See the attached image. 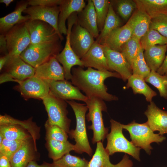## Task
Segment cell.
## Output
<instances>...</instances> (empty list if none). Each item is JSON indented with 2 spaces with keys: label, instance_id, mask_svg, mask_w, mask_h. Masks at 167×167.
I'll return each instance as SVG.
<instances>
[{
  "label": "cell",
  "instance_id": "cell-1",
  "mask_svg": "<svg viewBox=\"0 0 167 167\" xmlns=\"http://www.w3.org/2000/svg\"><path fill=\"white\" fill-rule=\"evenodd\" d=\"M72 84L85 93L88 97H97L106 101H117L118 98L108 93L105 80L109 77L122 79L115 72L105 71L88 67L86 70L79 66L72 69Z\"/></svg>",
  "mask_w": 167,
  "mask_h": 167
},
{
  "label": "cell",
  "instance_id": "cell-2",
  "mask_svg": "<svg viewBox=\"0 0 167 167\" xmlns=\"http://www.w3.org/2000/svg\"><path fill=\"white\" fill-rule=\"evenodd\" d=\"M66 101L71 107L76 118V128L75 130H70L68 134L71 139L75 140L76 153L85 152L91 156L92 150L88 140L85 122L86 113L88 108L85 104L78 103L73 100Z\"/></svg>",
  "mask_w": 167,
  "mask_h": 167
},
{
  "label": "cell",
  "instance_id": "cell-3",
  "mask_svg": "<svg viewBox=\"0 0 167 167\" xmlns=\"http://www.w3.org/2000/svg\"><path fill=\"white\" fill-rule=\"evenodd\" d=\"M111 131L106 138L107 144L105 149L110 155L117 152H122L131 156L135 159L140 161V148L135 146L129 141L122 133V124L114 120H110Z\"/></svg>",
  "mask_w": 167,
  "mask_h": 167
},
{
  "label": "cell",
  "instance_id": "cell-4",
  "mask_svg": "<svg viewBox=\"0 0 167 167\" xmlns=\"http://www.w3.org/2000/svg\"><path fill=\"white\" fill-rule=\"evenodd\" d=\"M85 103L88 109L86 116V119L88 121L92 122V125L88 127L93 131L92 143L94 144L101 141L103 142L109 131L105 127L102 113L107 112L106 105L103 100L95 97H88Z\"/></svg>",
  "mask_w": 167,
  "mask_h": 167
},
{
  "label": "cell",
  "instance_id": "cell-5",
  "mask_svg": "<svg viewBox=\"0 0 167 167\" xmlns=\"http://www.w3.org/2000/svg\"><path fill=\"white\" fill-rule=\"evenodd\" d=\"M61 41L30 44L20 55L27 63L36 68L56 56L62 49Z\"/></svg>",
  "mask_w": 167,
  "mask_h": 167
},
{
  "label": "cell",
  "instance_id": "cell-6",
  "mask_svg": "<svg viewBox=\"0 0 167 167\" xmlns=\"http://www.w3.org/2000/svg\"><path fill=\"white\" fill-rule=\"evenodd\" d=\"M122 127L129 133L133 143L135 146L144 149L149 155L152 149L151 146L152 143H159L166 139L163 135L155 134L147 122L139 123L133 121L127 125L122 124Z\"/></svg>",
  "mask_w": 167,
  "mask_h": 167
},
{
  "label": "cell",
  "instance_id": "cell-7",
  "mask_svg": "<svg viewBox=\"0 0 167 167\" xmlns=\"http://www.w3.org/2000/svg\"><path fill=\"white\" fill-rule=\"evenodd\" d=\"M42 100L48 115L47 122L51 125L59 126L68 134L71 121L67 117L66 101L50 93Z\"/></svg>",
  "mask_w": 167,
  "mask_h": 167
},
{
  "label": "cell",
  "instance_id": "cell-8",
  "mask_svg": "<svg viewBox=\"0 0 167 167\" xmlns=\"http://www.w3.org/2000/svg\"><path fill=\"white\" fill-rule=\"evenodd\" d=\"M5 34L10 57L19 56L31 44L26 22L15 26Z\"/></svg>",
  "mask_w": 167,
  "mask_h": 167
},
{
  "label": "cell",
  "instance_id": "cell-9",
  "mask_svg": "<svg viewBox=\"0 0 167 167\" xmlns=\"http://www.w3.org/2000/svg\"><path fill=\"white\" fill-rule=\"evenodd\" d=\"M75 23V21L72 19L68 20L67 33L64 47L55 57L62 65L65 71V78L66 80L71 79L72 78L71 70L73 66L77 65L82 67H84L82 62L73 51L70 43V33Z\"/></svg>",
  "mask_w": 167,
  "mask_h": 167
},
{
  "label": "cell",
  "instance_id": "cell-10",
  "mask_svg": "<svg viewBox=\"0 0 167 167\" xmlns=\"http://www.w3.org/2000/svg\"><path fill=\"white\" fill-rule=\"evenodd\" d=\"M18 88L25 100L30 98L42 100L49 93L48 80L35 75L20 82Z\"/></svg>",
  "mask_w": 167,
  "mask_h": 167
},
{
  "label": "cell",
  "instance_id": "cell-11",
  "mask_svg": "<svg viewBox=\"0 0 167 167\" xmlns=\"http://www.w3.org/2000/svg\"><path fill=\"white\" fill-rule=\"evenodd\" d=\"M26 24L30 35L31 44L35 45L60 40L54 28L46 22L40 20H29Z\"/></svg>",
  "mask_w": 167,
  "mask_h": 167
},
{
  "label": "cell",
  "instance_id": "cell-12",
  "mask_svg": "<svg viewBox=\"0 0 167 167\" xmlns=\"http://www.w3.org/2000/svg\"><path fill=\"white\" fill-rule=\"evenodd\" d=\"M60 12L59 6L52 7L38 6L28 7L23 13L30 16V20H40L50 24L54 28L62 41L64 38L60 33L58 26Z\"/></svg>",
  "mask_w": 167,
  "mask_h": 167
},
{
  "label": "cell",
  "instance_id": "cell-13",
  "mask_svg": "<svg viewBox=\"0 0 167 167\" xmlns=\"http://www.w3.org/2000/svg\"><path fill=\"white\" fill-rule=\"evenodd\" d=\"M95 41L93 37L77 21L74 24L70 35V42L73 51L81 59L88 51Z\"/></svg>",
  "mask_w": 167,
  "mask_h": 167
},
{
  "label": "cell",
  "instance_id": "cell-14",
  "mask_svg": "<svg viewBox=\"0 0 167 167\" xmlns=\"http://www.w3.org/2000/svg\"><path fill=\"white\" fill-rule=\"evenodd\" d=\"M49 93L58 98L65 100H77L85 102L88 97L82 94L80 90L67 80H48Z\"/></svg>",
  "mask_w": 167,
  "mask_h": 167
},
{
  "label": "cell",
  "instance_id": "cell-15",
  "mask_svg": "<svg viewBox=\"0 0 167 167\" xmlns=\"http://www.w3.org/2000/svg\"><path fill=\"white\" fill-rule=\"evenodd\" d=\"M103 46L109 71L119 74L123 81L127 80L132 75L130 64L121 53Z\"/></svg>",
  "mask_w": 167,
  "mask_h": 167
},
{
  "label": "cell",
  "instance_id": "cell-16",
  "mask_svg": "<svg viewBox=\"0 0 167 167\" xmlns=\"http://www.w3.org/2000/svg\"><path fill=\"white\" fill-rule=\"evenodd\" d=\"M4 67L5 72L18 84L35 74V68L25 62L20 56L10 57Z\"/></svg>",
  "mask_w": 167,
  "mask_h": 167
},
{
  "label": "cell",
  "instance_id": "cell-17",
  "mask_svg": "<svg viewBox=\"0 0 167 167\" xmlns=\"http://www.w3.org/2000/svg\"><path fill=\"white\" fill-rule=\"evenodd\" d=\"M39 155L32 137L25 140L13 155L10 161L11 167H26L32 161L38 160Z\"/></svg>",
  "mask_w": 167,
  "mask_h": 167
},
{
  "label": "cell",
  "instance_id": "cell-18",
  "mask_svg": "<svg viewBox=\"0 0 167 167\" xmlns=\"http://www.w3.org/2000/svg\"><path fill=\"white\" fill-rule=\"evenodd\" d=\"M80 59L84 66L93 67L100 71H109L103 46L96 41Z\"/></svg>",
  "mask_w": 167,
  "mask_h": 167
},
{
  "label": "cell",
  "instance_id": "cell-19",
  "mask_svg": "<svg viewBox=\"0 0 167 167\" xmlns=\"http://www.w3.org/2000/svg\"><path fill=\"white\" fill-rule=\"evenodd\" d=\"M132 36V28L127 22L124 25L113 30L100 44L120 52L122 46Z\"/></svg>",
  "mask_w": 167,
  "mask_h": 167
},
{
  "label": "cell",
  "instance_id": "cell-20",
  "mask_svg": "<svg viewBox=\"0 0 167 167\" xmlns=\"http://www.w3.org/2000/svg\"><path fill=\"white\" fill-rule=\"evenodd\" d=\"M95 152L89 162L88 167H132L133 163L126 154L122 160L116 164H112L109 160V155L104 148L102 143H96Z\"/></svg>",
  "mask_w": 167,
  "mask_h": 167
},
{
  "label": "cell",
  "instance_id": "cell-21",
  "mask_svg": "<svg viewBox=\"0 0 167 167\" xmlns=\"http://www.w3.org/2000/svg\"><path fill=\"white\" fill-rule=\"evenodd\" d=\"M144 114L148 118L147 122L153 132L158 131L161 135L167 133V111L161 109L152 101Z\"/></svg>",
  "mask_w": 167,
  "mask_h": 167
},
{
  "label": "cell",
  "instance_id": "cell-22",
  "mask_svg": "<svg viewBox=\"0 0 167 167\" xmlns=\"http://www.w3.org/2000/svg\"><path fill=\"white\" fill-rule=\"evenodd\" d=\"M35 76L43 79L58 81L65 79L63 67L53 57L35 68Z\"/></svg>",
  "mask_w": 167,
  "mask_h": 167
},
{
  "label": "cell",
  "instance_id": "cell-23",
  "mask_svg": "<svg viewBox=\"0 0 167 167\" xmlns=\"http://www.w3.org/2000/svg\"><path fill=\"white\" fill-rule=\"evenodd\" d=\"M86 5L84 0H62L59 6L60 12L58 20V28L61 35L67 34L66 19L73 13L81 11Z\"/></svg>",
  "mask_w": 167,
  "mask_h": 167
},
{
  "label": "cell",
  "instance_id": "cell-24",
  "mask_svg": "<svg viewBox=\"0 0 167 167\" xmlns=\"http://www.w3.org/2000/svg\"><path fill=\"white\" fill-rule=\"evenodd\" d=\"M28 5V1H21L17 4L13 12L0 18L1 34H5L15 26L26 22L30 19L29 15H22Z\"/></svg>",
  "mask_w": 167,
  "mask_h": 167
},
{
  "label": "cell",
  "instance_id": "cell-25",
  "mask_svg": "<svg viewBox=\"0 0 167 167\" xmlns=\"http://www.w3.org/2000/svg\"><path fill=\"white\" fill-rule=\"evenodd\" d=\"M77 22L82 27L87 30L94 38L99 36L96 12L92 0L88 3L83 9L77 13Z\"/></svg>",
  "mask_w": 167,
  "mask_h": 167
},
{
  "label": "cell",
  "instance_id": "cell-26",
  "mask_svg": "<svg viewBox=\"0 0 167 167\" xmlns=\"http://www.w3.org/2000/svg\"><path fill=\"white\" fill-rule=\"evenodd\" d=\"M151 19L143 9L137 6L136 11L127 22L132 28V36L140 40L149 29Z\"/></svg>",
  "mask_w": 167,
  "mask_h": 167
},
{
  "label": "cell",
  "instance_id": "cell-27",
  "mask_svg": "<svg viewBox=\"0 0 167 167\" xmlns=\"http://www.w3.org/2000/svg\"><path fill=\"white\" fill-rule=\"evenodd\" d=\"M144 50V58L148 66L151 71H157L165 58L167 45H156Z\"/></svg>",
  "mask_w": 167,
  "mask_h": 167
},
{
  "label": "cell",
  "instance_id": "cell-28",
  "mask_svg": "<svg viewBox=\"0 0 167 167\" xmlns=\"http://www.w3.org/2000/svg\"><path fill=\"white\" fill-rule=\"evenodd\" d=\"M45 139V146L48 152V156L53 161L60 159L71 151L77 152L75 145L68 140L63 142L51 139Z\"/></svg>",
  "mask_w": 167,
  "mask_h": 167
},
{
  "label": "cell",
  "instance_id": "cell-29",
  "mask_svg": "<svg viewBox=\"0 0 167 167\" xmlns=\"http://www.w3.org/2000/svg\"><path fill=\"white\" fill-rule=\"evenodd\" d=\"M127 80L126 88H131L135 94L143 95L147 101L151 102L152 98L156 96V93L147 84L142 77L132 74Z\"/></svg>",
  "mask_w": 167,
  "mask_h": 167
},
{
  "label": "cell",
  "instance_id": "cell-30",
  "mask_svg": "<svg viewBox=\"0 0 167 167\" xmlns=\"http://www.w3.org/2000/svg\"><path fill=\"white\" fill-rule=\"evenodd\" d=\"M5 124H18L27 130L31 135L36 145V140L40 137V127L32 121L30 118L26 120L21 121L5 114L0 115V125Z\"/></svg>",
  "mask_w": 167,
  "mask_h": 167
},
{
  "label": "cell",
  "instance_id": "cell-31",
  "mask_svg": "<svg viewBox=\"0 0 167 167\" xmlns=\"http://www.w3.org/2000/svg\"><path fill=\"white\" fill-rule=\"evenodd\" d=\"M0 133L4 139L10 140H25L32 137L27 130L18 124L1 125Z\"/></svg>",
  "mask_w": 167,
  "mask_h": 167
},
{
  "label": "cell",
  "instance_id": "cell-32",
  "mask_svg": "<svg viewBox=\"0 0 167 167\" xmlns=\"http://www.w3.org/2000/svg\"><path fill=\"white\" fill-rule=\"evenodd\" d=\"M137 6L143 9L151 18L167 14V0H136Z\"/></svg>",
  "mask_w": 167,
  "mask_h": 167
},
{
  "label": "cell",
  "instance_id": "cell-33",
  "mask_svg": "<svg viewBox=\"0 0 167 167\" xmlns=\"http://www.w3.org/2000/svg\"><path fill=\"white\" fill-rule=\"evenodd\" d=\"M121 23L120 19L114 10L112 4L110 3L103 29L96 41L100 44L113 30L120 27Z\"/></svg>",
  "mask_w": 167,
  "mask_h": 167
},
{
  "label": "cell",
  "instance_id": "cell-34",
  "mask_svg": "<svg viewBox=\"0 0 167 167\" xmlns=\"http://www.w3.org/2000/svg\"><path fill=\"white\" fill-rule=\"evenodd\" d=\"M140 42L141 47L145 50L150 47L156 45H167V38L157 31L149 29L141 38Z\"/></svg>",
  "mask_w": 167,
  "mask_h": 167
},
{
  "label": "cell",
  "instance_id": "cell-35",
  "mask_svg": "<svg viewBox=\"0 0 167 167\" xmlns=\"http://www.w3.org/2000/svg\"><path fill=\"white\" fill-rule=\"evenodd\" d=\"M144 80L158 90L161 96L167 99V75H161L156 71H151Z\"/></svg>",
  "mask_w": 167,
  "mask_h": 167
},
{
  "label": "cell",
  "instance_id": "cell-36",
  "mask_svg": "<svg viewBox=\"0 0 167 167\" xmlns=\"http://www.w3.org/2000/svg\"><path fill=\"white\" fill-rule=\"evenodd\" d=\"M89 162L84 158L68 153L60 159L53 161L52 167H88Z\"/></svg>",
  "mask_w": 167,
  "mask_h": 167
},
{
  "label": "cell",
  "instance_id": "cell-37",
  "mask_svg": "<svg viewBox=\"0 0 167 167\" xmlns=\"http://www.w3.org/2000/svg\"><path fill=\"white\" fill-rule=\"evenodd\" d=\"M141 48L140 40L133 36L122 46L120 53L131 66Z\"/></svg>",
  "mask_w": 167,
  "mask_h": 167
},
{
  "label": "cell",
  "instance_id": "cell-38",
  "mask_svg": "<svg viewBox=\"0 0 167 167\" xmlns=\"http://www.w3.org/2000/svg\"><path fill=\"white\" fill-rule=\"evenodd\" d=\"M143 51L141 47L132 62L131 67L132 74L138 75L145 78L149 74L151 70L145 60Z\"/></svg>",
  "mask_w": 167,
  "mask_h": 167
},
{
  "label": "cell",
  "instance_id": "cell-39",
  "mask_svg": "<svg viewBox=\"0 0 167 167\" xmlns=\"http://www.w3.org/2000/svg\"><path fill=\"white\" fill-rule=\"evenodd\" d=\"M96 12L99 32L102 30L108 12L110 2L107 0H92Z\"/></svg>",
  "mask_w": 167,
  "mask_h": 167
},
{
  "label": "cell",
  "instance_id": "cell-40",
  "mask_svg": "<svg viewBox=\"0 0 167 167\" xmlns=\"http://www.w3.org/2000/svg\"><path fill=\"white\" fill-rule=\"evenodd\" d=\"M45 126L46 130L45 139H51L63 142L68 141V134L59 126L50 125L47 121Z\"/></svg>",
  "mask_w": 167,
  "mask_h": 167
},
{
  "label": "cell",
  "instance_id": "cell-41",
  "mask_svg": "<svg viewBox=\"0 0 167 167\" xmlns=\"http://www.w3.org/2000/svg\"><path fill=\"white\" fill-rule=\"evenodd\" d=\"M25 140H10L4 138L0 145V156H5L10 160Z\"/></svg>",
  "mask_w": 167,
  "mask_h": 167
},
{
  "label": "cell",
  "instance_id": "cell-42",
  "mask_svg": "<svg viewBox=\"0 0 167 167\" xmlns=\"http://www.w3.org/2000/svg\"><path fill=\"white\" fill-rule=\"evenodd\" d=\"M117 12L125 20H129L134 10L137 8L135 0H120L117 1Z\"/></svg>",
  "mask_w": 167,
  "mask_h": 167
},
{
  "label": "cell",
  "instance_id": "cell-43",
  "mask_svg": "<svg viewBox=\"0 0 167 167\" xmlns=\"http://www.w3.org/2000/svg\"><path fill=\"white\" fill-rule=\"evenodd\" d=\"M149 29L155 30L167 38V14L151 18Z\"/></svg>",
  "mask_w": 167,
  "mask_h": 167
},
{
  "label": "cell",
  "instance_id": "cell-44",
  "mask_svg": "<svg viewBox=\"0 0 167 167\" xmlns=\"http://www.w3.org/2000/svg\"><path fill=\"white\" fill-rule=\"evenodd\" d=\"M28 4L31 6H41L52 7L59 6L62 0H29Z\"/></svg>",
  "mask_w": 167,
  "mask_h": 167
},
{
  "label": "cell",
  "instance_id": "cell-45",
  "mask_svg": "<svg viewBox=\"0 0 167 167\" xmlns=\"http://www.w3.org/2000/svg\"><path fill=\"white\" fill-rule=\"evenodd\" d=\"M0 51L4 55L8 54L7 41L5 34H1L0 35Z\"/></svg>",
  "mask_w": 167,
  "mask_h": 167
},
{
  "label": "cell",
  "instance_id": "cell-46",
  "mask_svg": "<svg viewBox=\"0 0 167 167\" xmlns=\"http://www.w3.org/2000/svg\"><path fill=\"white\" fill-rule=\"evenodd\" d=\"M9 81L15 82L18 83V81L16 80L13 79L6 72H4L0 76V84Z\"/></svg>",
  "mask_w": 167,
  "mask_h": 167
},
{
  "label": "cell",
  "instance_id": "cell-47",
  "mask_svg": "<svg viewBox=\"0 0 167 167\" xmlns=\"http://www.w3.org/2000/svg\"><path fill=\"white\" fill-rule=\"evenodd\" d=\"M156 72L161 75H167V54L162 64Z\"/></svg>",
  "mask_w": 167,
  "mask_h": 167
},
{
  "label": "cell",
  "instance_id": "cell-48",
  "mask_svg": "<svg viewBox=\"0 0 167 167\" xmlns=\"http://www.w3.org/2000/svg\"><path fill=\"white\" fill-rule=\"evenodd\" d=\"M26 167H52V163H49L45 162L41 165H39L35 161L30 162Z\"/></svg>",
  "mask_w": 167,
  "mask_h": 167
},
{
  "label": "cell",
  "instance_id": "cell-49",
  "mask_svg": "<svg viewBox=\"0 0 167 167\" xmlns=\"http://www.w3.org/2000/svg\"><path fill=\"white\" fill-rule=\"evenodd\" d=\"M0 167H11L10 160L6 156H0Z\"/></svg>",
  "mask_w": 167,
  "mask_h": 167
},
{
  "label": "cell",
  "instance_id": "cell-50",
  "mask_svg": "<svg viewBox=\"0 0 167 167\" xmlns=\"http://www.w3.org/2000/svg\"><path fill=\"white\" fill-rule=\"evenodd\" d=\"M9 55L8 54L4 55L0 58V71H1L4 67L8 60L10 58Z\"/></svg>",
  "mask_w": 167,
  "mask_h": 167
},
{
  "label": "cell",
  "instance_id": "cell-51",
  "mask_svg": "<svg viewBox=\"0 0 167 167\" xmlns=\"http://www.w3.org/2000/svg\"><path fill=\"white\" fill-rule=\"evenodd\" d=\"M14 1L13 0H0V2L4 3L6 6L7 7Z\"/></svg>",
  "mask_w": 167,
  "mask_h": 167
},
{
  "label": "cell",
  "instance_id": "cell-52",
  "mask_svg": "<svg viewBox=\"0 0 167 167\" xmlns=\"http://www.w3.org/2000/svg\"><path fill=\"white\" fill-rule=\"evenodd\" d=\"M4 137L0 133V145L1 144L4 139Z\"/></svg>",
  "mask_w": 167,
  "mask_h": 167
}]
</instances>
